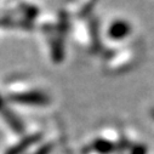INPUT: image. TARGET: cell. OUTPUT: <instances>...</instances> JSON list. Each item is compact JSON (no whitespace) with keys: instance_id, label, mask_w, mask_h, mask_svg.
<instances>
[{"instance_id":"obj_1","label":"cell","mask_w":154,"mask_h":154,"mask_svg":"<svg viewBox=\"0 0 154 154\" xmlns=\"http://www.w3.org/2000/svg\"><path fill=\"white\" fill-rule=\"evenodd\" d=\"M131 33V26L123 20H118L110 24L108 29V35L113 40H122Z\"/></svg>"}]
</instances>
